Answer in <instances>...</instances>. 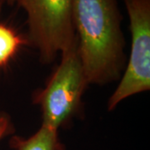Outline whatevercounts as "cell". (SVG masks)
Masks as SVG:
<instances>
[{"label": "cell", "instance_id": "9c48e42d", "mask_svg": "<svg viewBox=\"0 0 150 150\" xmlns=\"http://www.w3.org/2000/svg\"><path fill=\"white\" fill-rule=\"evenodd\" d=\"M4 3H5V0H0V13L2 11V8H3V6L4 4Z\"/></svg>", "mask_w": 150, "mask_h": 150}, {"label": "cell", "instance_id": "ba28073f", "mask_svg": "<svg viewBox=\"0 0 150 150\" xmlns=\"http://www.w3.org/2000/svg\"><path fill=\"white\" fill-rule=\"evenodd\" d=\"M5 3H8V4L12 5L15 3H18V0H5Z\"/></svg>", "mask_w": 150, "mask_h": 150}, {"label": "cell", "instance_id": "3957f363", "mask_svg": "<svg viewBox=\"0 0 150 150\" xmlns=\"http://www.w3.org/2000/svg\"><path fill=\"white\" fill-rule=\"evenodd\" d=\"M73 1L18 0L27 13L28 41L38 51L43 63H51L76 42Z\"/></svg>", "mask_w": 150, "mask_h": 150}, {"label": "cell", "instance_id": "7a4b0ae2", "mask_svg": "<svg viewBox=\"0 0 150 150\" xmlns=\"http://www.w3.org/2000/svg\"><path fill=\"white\" fill-rule=\"evenodd\" d=\"M88 84L77 48L73 46L61 53V61L46 86L34 98L42 111L43 123L59 129L79 109L81 98Z\"/></svg>", "mask_w": 150, "mask_h": 150}, {"label": "cell", "instance_id": "8992f818", "mask_svg": "<svg viewBox=\"0 0 150 150\" xmlns=\"http://www.w3.org/2000/svg\"><path fill=\"white\" fill-rule=\"evenodd\" d=\"M25 43V39L13 28L0 23V69L8 64Z\"/></svg>", "mask_w": 150, "mask_h": 150}, {"label": "cell", "instance_id": "52a82bcc", "mask_svg": "<svg viewBox=\"0 0 150 150\" xmlns=\"http://www.w3.org/2000/svg\"><path fill=\"white\" fill-rule=\"evenodd\" d=\"M13 131L14 129L9 115L6 112H0V141L6 136L13 134Z\"/></svg>", "mask_w": 150, "mask_h": 150}, {"label": "cell", "instance_id": "6da1fadb", "mask_svg": "<svg viewBox=\"0 0 150 150\" xmlns=\"http://www.w3.org/2000/svg\"><path fill=\"white\" fill-rule=\"evenodd\" d=\"M72 18L88 84L116 80L124 64V39L117 0H74Z\"/></svg>", "mask_w": 150, "mask_h": 150}, {"label": "cell", "instance_id": "277c9868", "mask_svg": "<svg viewBox=\"0 0 150 150\" xmlns=\"http://www.w3.org/2000/svg\"><path fill=\"white\" fill-rule=\"evenodd\" d=\"M131 32L129 63L108 102L112 110L130 96L150 88V0H123Z\"/></svg>", "mask_w": 150, "mask_h": 150}, {"label": "cell", "instance_id": "5b68a950", "mask_svg": "<svg viewBox=\"0 0 150 150\" xmlns=\"http://www.w3.org/2000/svg\"><path fill=\"white\" fill-rule=\"evenodd\" d=\"M10 148L13 150H64V146L59 138V129L42 124L32 136L24 139L13 136L9 140Z\"/></svg>", "mask_w": 150, "mask_h": 150}]
</instances>
